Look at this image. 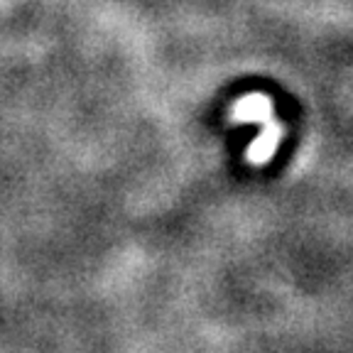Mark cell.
Here are the masks:
<instances>
[{"instance_id": "1", "label": "cell", "mask_w": 353, "mask_h": 353, "mask_svg": "<svg viewBox=\"0 0 353 353\" xmlns=\"http://www.w3.org/2000/svg\"><path fill=\"white\" fill-rule=\"evenodd\" d=\"M280 140H282V125L272 118L263 125L258 138L250 143L248 152H245V160L255 167H263L270 162V157L275 154V150L280 148Z\"/></svg>"}, {"instance_id": "2", "label": "cell", "mask_w": 353, "mask_h": 353, "mask_svg": "<svg viewBox=\"0 0 353 353\" xmlns=\"http://www.w3.org/2000/svg\"><path fill=\"white\" fill-rule=\"evenodd\" d=\"M231 116L236 123H258V125H265L268 121H272V105L265 96L253 94L238 101L233 105Z\"/></svg>"}]
</instances>
